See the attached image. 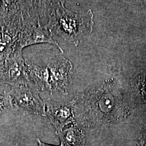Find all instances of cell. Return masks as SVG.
Wrapping results in <instances>:
<instances>
[{"mask_svg": "<svg viewBox=\"0 0 146 146\" xmlns=\"http://www.w3.org/2000/svg\"><path fill=\"white\" fill-rule=\"evenodd\" d=\"M56 134L60 138V146H84V134L74 125L69 128H64Z\"/></svg>", "mask_w": 146, "mask_h": 146, "instance_id": "8", "label": "cell"}, {"mask_svg": "<svg viewBox=\"0 0 146 146\" xmlns=\"http://www.w3.org/2000/svg\"></svg>", "mask_w": 146, "mask_h": 146, "instance_id": "10", "label": "cell"}, {"mask_svg": "<svg viewBox=\"0 0 146 146\" xmlns=\"http://www.w3.org/2000/svg\"><path fill=\"white\" fill-rule=\"evenodd\" d=\"M46 103V116L56 128V133L62 131L69 124L74 125V100L60 102L48 99Z\"/></svg>", "mask_w": 146, "mask_h": 146, "instance_id": "4", "label": "cell"}, {"mask_svg": "<svg viewBox=\"0 0 146 146\" xmlns=\"http://www.w3.org/2000/svg\"><path fill=\"white\" fill-rule=\"evenodd\" d=\"M16 106L24 112L46 116L45 101L39 96V90L28 84L16 86L13 93Z\"/></svg>", "mask_w": 146, "mask_h": 146, "instance_id": "3", "label": "cell"}, {"mask_svg": "<svg viewBox=\"0 0 146 146\" xmlns=\"http://www.w3.org/2000/svg\"><path fill=\"white\" fill-rule=\"evenodd\" d=\"M49 73V83L51 94L58 92L66 95L72 82L73 64L63 57L55 58L47 65Z\"/></svg>", "mask_w": 146, "mask_h": 146, "instance_id": "2", "label": "cell"}, {"mask_svg": "<svg viewBox=\"0 0 146 146\" xmlns=\"http://www.w3.org/2000/svg\"><path fill=\"white\" fill-rule=\"evenodd\" d=\"M27 76L29 81H33L38 90H49V73L47 67L39 66L25 60Z\"/></svg>", "mask_w": 146, "mask_h": 146, "instance_id": "6", "label": "cell"}, {"mask_svg": "<svg viewBox=\"0 0 146 146\" xmlns=\"http://www.w3.org/2000/svg\"><path fill=\"white\" fill-rule=\"evenodd\" d=\"M7 75L8 81L16 86L29 84L26 73L25 60L22 57L21 49L17 52L15 58L8 67Z\"/></svg>", "mask_w": 146, "mask_h": 146, "instance_id": "7", "label": "cell"}, {"mask_svg": "<svg viewBox=\"0 0 146 146\" xmlns=\"http://www.w3.org/2000/svg\"><path fill=\"white\" fill-rule=\"evenodd\" d=\"M48 43L56 46L59 50L63 52L62 49L52 37V35L46 26H42L38 22L37 25H30L23 29L20 38L19 49L37 43Z\"/></svg>", "mask_w": 146, "mask_h": 146, "instance_id": "5", "label": "cell"}, {"mask_svg": "<svg viewBox=\"0 0 146 146\" xmlns=\"http://www.w3.org/2000/svg\"><path fill=\"white\" fill-rule=\"evenodd\" d=\"M37 142L38 143V146H54V145H48V144H46L43 143V142L41 141L39 139H37Z\"/></svg>", "mask_w": 146, "mask_h": 146, "instance_id": "9", "label": "cell"}, {"mask_svg": "<svg viewBox=\"0 0 146 146\" xmlns=\"http://www.w3.org/2000/svg\"><path fill=\"white\" fill-rule=\"evenodd\" d=\"M49 17L46 27L52 36H59L75 46L82 37L92 32L94 25L91 10L85 14L75 13L65 7L63 1L52 3Z\"/></svg>", "mask_w": 146, "mask_h": 146, "instance_id": "1", "label": "cell"}]
</instances>
